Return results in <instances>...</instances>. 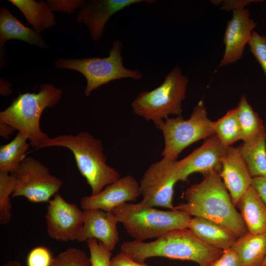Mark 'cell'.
<instances>
[{"label":"cell","mask_w":266,"mask_h":266,"mask_svg":"<svg viewBox=\"0 0 266 266\" xmlns=\"http://www.w3.org/2000/svg\"><path fill=\"white\" fill-rule=\"evenodd\" d=\"M184 196L186 202L179 204L174 209L191 217H202L217 223L237 238L248 232L219 174L206 176L200 183L186 189Z\"/></svg>","instance_id":"6da1fadb"},{"label":"cell","mask_w":266,"mask_h":266,"mask_svg":"<svg viewBox=\"0 0 266 266\" xmlns=\"http://www.w3.org/2000/svg\"><path fill=\"white\" fill-rule=\"evenodd\" d=\"M120 252L142 263L148 258L161 257L207 266L221 256L223 250L206 244L186 228L169 231L150 242H124Z\"/></svg>","instance_id":"7a4b0ae2"},{"label":"cell","mask_w":266,"mask_h":266,"mask_svg":"<svg viewBox=\"0 0 266 266\" xmlns=\"http://www.w3.org/2000/svg\"><path fill=\"white\" fill-rule=\"evenodd\" d=\"M54 146L65 147L71 151L80 174L91 187V195L99 194L120 177L119 173L106 164L101 140L88 132L50 137L40 149Z\"/></svg>","instance_id":"3957f363"},{"label":"cell","mask_w":266,"mask_h":266,"mask_svg":"<svg viewBox=\"0 0 266 266\" xmlns=\"http://www.w3.org/2000/svg\"><path fill=\"white\" fill-rule=\"evenodd\" d=\"M62 90L48 83L41 84L38 93H20L10 105L0 112L3 122L25 135L34 150L50 137L43 133L40 121L46 108L54 107L60 100Z\"/></svg>","instance_id":"277c9868"},{"label":"cell","mask_w":266,"mask_h":266,"mask_svg":"<svg viewBox=\"0 0 266 266\" xmlns=\"http://www.w3.org/2000/svg\"><path fill=\"white\" fill-rule=\"evenodd\" d=\"M134 240L157 238L174 230L188 228L191 217L175 209L163 210L140 201L125 203L112 210Z\"/></svg>","instance_id":"5b68a950"},{"label":"cell","mask_w":266,"mask_h":266,"mask_svg":"<svg viewBox=\"0 0 266 266\" xmlns=\"http://www.w3.org/2000/svg\"><path fill=\"white\" fill-rule=\"evenodd\" d=\"M188 81L179 67H173L160 86L140 93L133 100L131 107L133 113L147 121H152L159 129L169 115H181Z\"/></svg>","instance_id":"8992f818"},{"label":"cell","mask_w":266,"mask_h":266,"mask_svg":"<svg viewBox=\"0 0 266 266\" xmlns=\"http://www.w3.org/2000/svg\"><path fill=\"white\" fill-rule=\"evenodd\" d=\"M122 49L121 41L116 40L113 41L107 57L59 59L55 61V66L58 69L75 70L82 74L87 81L84 94L89 97L93 91L111 81L122 78L140 80L143 78L142 73L138 70L124 66Z\"/></svg>","instance_id":"52a82bcc"},{"label":"cell","mask_w":266,"mask_h":266,"mask_svg":"<svg viewBox=\"0 0 266 266\" xmlns=\"http://www.w3.org/2000/svg\"><path fill=\"white\" fill-rule=\"evenodd\" d=\"M159 129L165 141L162 155L175 159L193 143L215 134V122L208 118L202 100L194 108L189 119L185 120L181 115L168 118Z\"/></svg>","instance_id":"ba28073f"},{"label":"cell","mask_w":266,"mask_h":266,"mask_svg":"<svg viewBox=\"0 0 266 266\" xmlns=\"http://www.w3.org/2000/svg\"><path fill=\"white\" fill-rule=\"evenodd\" d=\"M11 174L15 181L11 197H23L32 202H49L63 185L61 179L32 157L25 158Z\"/></svg>","instance_id":"9c48e42d"},{"label":"cell","mask_w":266,"mask_h":266,"mask_svg":"<svg viewBox=\"0 0 266 266\" xmlns=\"http://www.w3.org/2000/svg\"><path fill=\"white\" fill-rule=\"evenodd\" d=\"M179 181L177 159L163 157L152 164L140 181L141 203L152 207L174 210L172 203L174 188Z\"/></svg>","instance_id":"30bf717a"},{"label":"cell","mask_w":266,"mask_h":266,"mask_svg":"<svg viewBox=\"0 0 266 266\" xmlns=\"http://www.w3.org/2000/svg\"><path fill=\"white\" fill-rule=\"evenodd\" d=\"M45 219L50 237L64 242L76 240L83 225V210L57 194L48 202Z\"/></svg>","instance_id":"8fae6325"},{"label":"cell","mask_w":266,"mask_h":266,"mask_svg":"<svg viewBox=\"0 0 266 266\" xmlns=\"http://www.w3.org/2000/svg\"><path fill=\"white\" fill-rule=\"evenodd\" d=\"M227 148L216 134L207 138L200 147L178 161L179 181H186L191 174L196 172L205 176L220 174Z\"/></svg>","instance_id":"7c38bea8"},{"label":"cell","mask_w":266,"mask_h":266,"mask_svg":"<svg viewBox=\"0 0 266 266\" xmlns=\"http://www.w3.org/2000/svg\"><path fill=\"white\" fill-rule=\"evenodd\" d=\"M152 0H83L77 17L78 23L85 24L94 41L101 38L106 23L116 13L132 5Z\"/></svg>","instance_id":"4fadbf2b"},{"label":"cell","mask_w":266,"mask_h":266,"mask_svg":"<svg viewBox=\"0 0 266 266\" xmlns=\"http://www.w3.org/2000/svg\"><path fill=\"white\" fill-rule=\"evenodd\" d=\"M256 25L247 8L233 11L224 36L225 51L220 67L236 62L242 58Z\"/></svg>","instance_id":"5bb4252c"},{"label":"cell","mask_w":266,"mask_h":266,"mask_svg":"<svg viewBox=\"0 0 266 266\" xmlns=\"http://www.w3.org/2000/svg\"><path fill=\"white\" fill-rule=\"evenodd\" d=\"M139 196V183L133 176L127 175L107 185L96 195L84 196L80 205L83 210L112 211L121 204L136 200Z\"/></svg>","instance_id":"9a60e30c"},{"label":"cell","mask_w":266,"mask_h":266,"mask_svg":"<svg viewBox=\"0 0 266 266\" xmlns=\"http://www.w3.org/2000/svg\"><path fill=\"white\" fill-rule=\"evenodd\" d=\"M83 210V225L76 240L83 242L94 238L113 251L119 240V222L113 212L99 209Z\"/></svg>","instance_id":"2e32d148"},{"label":"cell","mask_w":266,"mask_h":266,"mask_svg":"<svg viewBox=\"0 0 266 266\" xmlns=\"http://www.w3.org/2000/svg\"><path fill=\"white\" fill-rule=\"evenodd\" d=\"M220 175L236 205L251 186L253 179L237 147H228Z\"/></svg>","instance_id":"e0dca14e"},{"label":"cell","mask_w":266,"mask_h":266,"mask_svg":"<svg viewBox=\"0 0 266 266\" xmlns=\"http://www.w3.org/2000/svg\"><path fill=\"white\" fill-rule=\"evenodd\" d=\"M9 39H18L40 48H49L39 33L25 26L3 6L0 10V56L3 55L5 43Z\"/></svg>","instance_id":"ac0fdd59"},{"label":"cell","mask_w":266,"mask_h":266,"mask_svg":"<svg viewBox=\"0 0 266 266\" xmlns=\"http://www.w3.org/2000/svg\"><path fill=\"white\" fill-rule=\"evenodd\" d=\"M188 229L203 242L221 250L231 248L237 238L223 226L202 217L191 218Z\"/></svg>","instance_id":"d6986e66"},{"label":"cell","mask_w":266,"mask_h":266,"mask_svg":"<svg viewBox=\"0 0 266 266\" xmlns=\"http://www.w3.org/2000/svg\"><path fill=\"white\" fill-rule=\"evenodd\" d=\"M236 206L247 232L254 234H266V205L251 186Z\"/></svg>","instance_id":"ffe728a7"},{"label":"cell","mask_w":266,"mask_h":266,"mask_svg":"<svg viewBox=\"0 0 266 266\" xmlns=\"http://www.w3.org/2000/svg\"><path fill=\"white\" fill-rule=\"evenodd\" d=\"M231 248L243 266H261L266 257V234L247 232L237 238Z\"/></svg>","instance_id":"44dd1931"},{"label":"cell","mask_w":266,"mask_h":266,"mask_svg":"<svg viewBox=\"0 0 266 266\" xmlns=\"http://www.w3.org/2000/svg\"><path fill=\"white\" fill-rule=\"evenodd\" d=\"M8 1L22 12L33 29L39 33L55 26L57 23L55 15L48 1L9 0Z\"/></svg>","instance_id":"7402d4cb"},{"label":"cell","mask_w":266,"mask_h":266,"mask_svg":"<svg viewBox=\"0 0 266 266\" xmlns=\"http://www.w3.org/2000/svg\"><path fill=\"white\" fill-rule=\"evenodd\" d=\"M243 143L255 142L265 136L263 120L253 109L246 97L242 95L236 107Z\"/></svg>","instance_id":"603a6c76"},{"label":"cell","mask_w":266,"mask_h":266,"mask_svg":"<svg viewBox=\"0 0 266 266\" xmlns=\"http://www.w3.org/2000/svg\"><path fill=\"white\" fill-rule=\"evenodd\" d=\"M27 137L18 132L9 143L0 146V171L13 173L26 158L30 144Z\"/></svg>","instance_id":"cb8c5ba5"},{"label":"cell","mask_w":266,"mask_h":266,"mask_svg":"<svg viewBox=\"0 0 266 266\" xmlns=\"http://www.w3.org/2000/svg\"><path fill=\"white\" fill-rule=\"evenodd\" d=\"M252 177L266 178V141L265 135L249 143L237 147Z\"/></svg>","instance_id":"d4e9b609"},{"label":"cell","mask_w":266,"mask_h":266,"mask_svg":"<svg viewBox=\"0 0 266 266\" xmlns=\"http://www.w3.org/2000/svg\"><path fill=\"white\" fill-rule=\"evenodd\" d=\"M215 122V134L227 147L241 140V130L236 107L229 110Z\"/></svg>","instance_id":"484cf974"},{"label":"cell","mask_w":266,"mask_h":266,"mask_svg":"<svg viewBox=\"0 0 266 266\" xmlns=\"http://www.w3.org/2000/svg\"><path fill=\"white\" fill-rule=\"evenodd\" d=\"M15 181L12 174L0 171V224L6 225L12 217L10 196L13 192Z\"/></svg>","instance_id":"4316f807"},{"label":"cell","mask_w":266,"mask_h":266,"mask_svg":"<svg viewBox=\"0 0 266 266\" xmlns=\"http://www.w3.org/2000/svg\"><path fill=\"white\" fill-rule=\"evenodd\" d=\"M50 266H91L87 254L74 247L69 248L53 258Z\"/></svg>","instance_id":"83f0119b"},{"label":"cell","mask_w":266,"mask_h":266,"mask_svg":"<svg viewBox=\"0 0 266 266\" xmlns=\"http://www.w3.org/2000/svg\"><path fill=\"white\" fill-rule=\"evenodd\" d=\"M86 241L91 266H110L112 251L96 239H89Z\"/></svg>","instance_id":"f1b7e54d"},{"label":"cell","mask_w":266,"mask_h":266,"mask_svg":"<svg viewBox=\"0 0 266 266\" xmlns=\"http://www.w3.org/2000/svg\"><path fill=\"white\" fill-rule=\"evenodd\" d=\"M248 44L252 54L262 66L266 77V36L254 31Z\"/></svg>","instance_id":"f546056e"},{"label":"cell","mask_w":266,"mask_h":266,"mask_svg":"<svg viewBox=\"0 0 266 266\" xmlns=\"http://www.w3.org/2000/svg\"><path fill=\"white\" fill-rule=\"evenodd\" d=\"M52 260L51 252L47 247L37 246L29 253L27 266H50Z\"/></svg>","instance_id":"4dcf8cb0"},{"label":"cell","mask_w":266,"mask_h":266,"mask_svg":"<svg viewBox=\"0 0 266 266\" xmlns=\"http://www.w3.org/2000/svg\"><path fill=\"white\" fill-rule=\"evenodd\" d=\"M207 266H243L236 253L231 248L223 250L221 256Z\"/></svg>","instance_id":"1f68e13d"},{"label":"cell","mask_w":266,"mask_h":266,"mask_svg":"<svg viewBox=\"0 0 266 266\" xmlns=\"http://www.w3.org/2000/svg\"><path fill=\"white\" fill-rule=\"evenodd\" d=\"M53 11L72 13L79 8L83 0H48Z\"/></svg>","instance_id":"d6a6232c"},{"label":"cell","mask_w":266,"mask_h":266,"mask_svg":"<svg viewBox=\"0 0 266 266\" xmlns=\"http://www.w3.org/2000/svg\"><path fill=\"white\" fill-rule=\"evenodd\" d=\"M110 266H148L145 263H139L119 253L113 257Z\"/></svg>","instance_id":"836d02e7"},{"label":"cell","mask_w":266,"mask_h":266,"mask_svg":"<svg viewBox=\"0 0 266 266\" xmlns=\"http://www.w3.org/2000/svg\"><path fill=\"white\" fill-rule=\"evenodd\" d=\"M260 0H221L222 5L221 9L223 10L232 11L235 10L245 8L252 2H256Z\"/></svg>","instance_id":"e575fe53"},{"label":"cell","mask_w":266,"mask_h":266,"mask_svg":"<svg viewBox=\"0 0 266 266\" xmlns=\"http://www.w3.org/2000/svg\"><path fill=\"white\" fill-rule=\"evenodd\" d=\"M251 186L266 205V178L258 177L252 179Z\"/></svg>","instance_id":"d590c367"},{"label":"cell","mask_w":266,"mask_h":266,"mask_svg":"<svg viewBox=\"0 0 266 266\" xmlns=\"http://www.w3.org/2000/svg\"><path fill=\"white\" fill-rule=\"evenodd\" d=\"M16 131L10 125L0 121V135L1 137L7 139Z\"/></svg>","instance_id":"8d00e7d4"},{"label":"cell","mask_w":266,"mask_h":266,"mask_svg":"<svg viewBox=\"0 0 266 266\" xmlns=\"http://www.w3.org/2000/svg\"><path fill=\"white\" fill-rule=\"evenodd\" d=\"M3 266H21L20 263L17 261H10Z\"/></svg>","instance_id":"74e56055"},{"label":"cell","mask_w":266,"mask_h":266,"mask_svg":"<svg viewBox=\"0 0 266 266\" xmlns=\"http://www.w3.org/2000/svg\"><path fill=\"white\" fill-rule=\"evenodd\" d=\"M264 127H265V138H266V120L265 122L264 123Z\"/></svg>","instance_id":"f35d334b"},{"label":"cell","mask_w":266,"mask_h":266,"mask_svg":"<svg viewBox=\"0 0 266 266\" xmlns=\"http://www.w3.org/2000/svg\"><path fill=\"white\" fill-rule=\"evenodd\" d=\"M261 266H266V257Z\"/></svg>","instance_id":"ab89813d"}]
</instances>
